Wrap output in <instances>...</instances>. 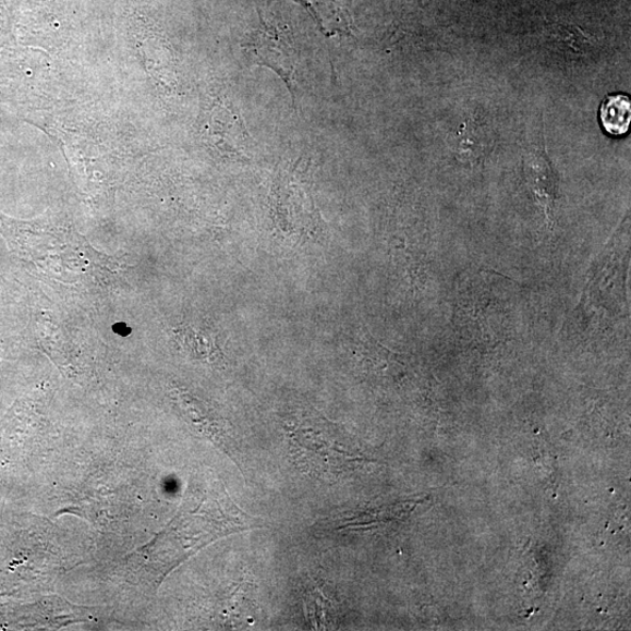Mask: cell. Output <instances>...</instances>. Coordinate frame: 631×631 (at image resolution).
<instances>
[{
	"label": "cell",
	"mask_w": 631,
	"mask_h": 631,
	"mask_svg": "<svg viewBox=\"0 0 631 631\" xmlns=\"http://www.w3.org/2000/svg\"><path fill=\"white\" fill-rule=\"evenodd\" d=\"M600 121L608 135H626L631 121L630 97L626 94L607 96L600 108Z\"/></svg>",
	"instance_id": "cell-4"
},
{
	"label": "cell",
	"mask_w": 631,
	"mask_h": 631,
	"mask_svg": "<svg viewBox=\"0 0 631 631\" xmlns=\"http://www.w3.org/2000/svg\"><path fill=\"white\" fill-rule=\"evenodd\" d=\"M529 185L545 210L549 221H554L558 194L557 177L544 149L531 151L525 160Z\"/></svg>",
	"instance_id": "cell-3"
},
{
	"label": "cell",
	"mask_w": 631,
	"mask_h": 631,
	"mask_svg": "<svg viewBox=\"0 0 631 631\" xmlns=\"http://www.w3.org/2000/svg\"><path fill=\"white\" fill-rule=\"evenodd\" d=\"M112 330H114L116 333L124 337L131 335L132 332V329L124 325V323H118V325L112 327Z\"/></svg>",
	"instance_id": "cell-5"
},
{
	"label": "cell",
	"mask_w": 631,
	"mask_h": 631,
	"mask_svg": "<svg viewBox=\"0 0 631 631\" xmlns=\"http://www.w3.org/2000/svg\"><path fill=\"white\" fill-rule=\"evenodd\" d=\"M260 25L252 31L246 44L248 59L277 73L288 87L291 100L296 106L298 83L296 70L300 63V53L295 39L289 27L282 23L267 21L262 11H258Z\"/></svg>",
	"instance_id": "cell-1"
},
{
	"label": "cell",
	"mask_w": 631,
	"mask_h": 631,
	"mask_svg": "<svg viewBox=\"0 0 631 631\" xmlns=\"http://www.w3.org/2000/svg\"><path fill=\"white\" fill-rule=\"evenodd\" d=\"M311 13L318 29L326 37H354L350 5L352 0H294Z\"/></svg>",
	"instance_id": "cell-2"
}]
</instances>
